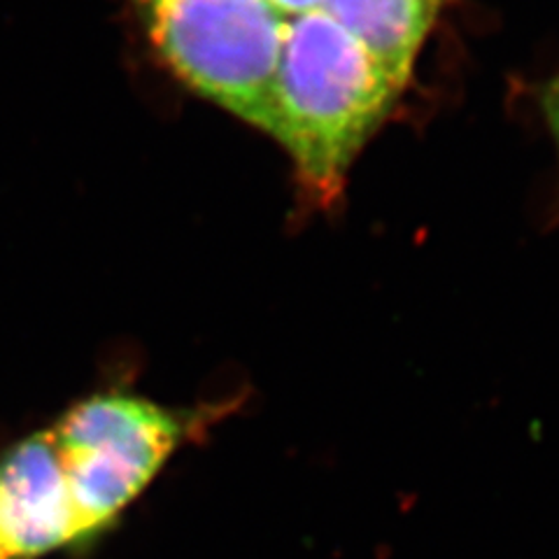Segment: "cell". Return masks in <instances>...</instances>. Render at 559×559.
<instances>
[{"instance_id":"obj_1","label":"cell","mask_w":559,"mask_h":559,"mask_svg":"<svg viewBox=\"0 0 559 559\" xmlns=\"http://www.w3.org/2000/svg\"><path fill=\"white\" fill-rule=\"evenodd\" d=\"M404 90L324 8L287 16L271 138L287 152L312 205L341 199L349 168Z\"/></svg>"},{"instance_id":"obj_2","label":"cell","mask_w":559,"mask_h":559,"mask_svg":"<svg viewBox=\"0 0 559 559\" xmlns=\"http://www.w3.org/2000/svg\"><path fill=\"white\" fill-rule=\"evenodd\" d=\"M135 8L189 90L271 135L287 16L269 0H135Z\"/></svg>"},{"instance_id":"obj_3","label":"cell","mask_w":559,"mask_h":559,"mask_svg":"<svg viewBox=\"0 0 559 559\" xmlns=\"http://www.w3.org/2000/svg\"><path fill=\"white\" fill-rule=\"evenodd\" d=\"M191 427L187 413L131 392L84 396L47 427L73 497L82 546L112 530Z\"/></svg>"},{"instance_id":"obj_4","label":"cell","mask_w":559,"mask_h":559,"mask_svg":"<svg viewBox=\"0 0 559 559\" xmlns=\"http://www.w3.org/2000/svg\"><path fill=\"white\" fill-rule=\"evenodd\" d=\"M82 534L49 429L0 454V559H45L78 550Z\"/></svg>"},{"instance_id":"obj_5","label":"cell","mask_w":559,"mask_h":559,"mask_svg":"<svg viewBox=\"0 0 559 559\" xmlns=\"http://www.w3.org/2000/svg\"><path fill=\"white\" fill-rule=\"evenodd\" d=\"M443 0H326L324 10L406 84Z\"/></svg>"},{"instance_id":"obj_6","label":"cell","mask_w":559,"mask_h":559,"mask_svg":"<svg viewBox=\"0 0 559 559\" xmlns=\"http://www.w3.org/2000/svg\"><path fill=\"white\" fill-rule=\"evenodd\" d=\"M544 115L559 150V75L546 86L544 92Z\"/></svg>"},{"instance_id":"obj_7","label":"cell","mask_w":559,"mask_h":559,"mask_svg":"<svg viewBox=\"0 0 559 559\" xmlns=\"http://www.w3.org/2000/svg\"><path fill=\"white\" fill-rule=\"evenodd\" d=\"M269 3L283 16H296V14L324 8L326 0H269Z\"/></svg>"}]
</instances>
